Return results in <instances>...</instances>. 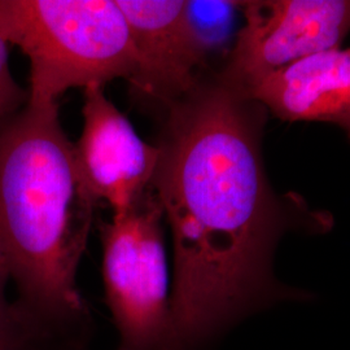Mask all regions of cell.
Returning a JSON list of instances; mask_svg holds the SVG:
<instances>
[{"mask_svg":"<svg viewBox=\"0 0 350 350\" xmlns=\"http://www.w3.org/2000/svg\"><path fill=\"white\" fill-rule=\"evenodd\" d=\"M266 116L217 70L163 112L150 186L172 235L176 350L202 349L250 314L308 296L273 271L279 239L310 211L269 182Z\"/></svg>","mask_w":350,"mask_h":350,"instance_id":"cell-1","label":"cell"},{"mask_svg":"<svg viewBox=\"0 0 350 350\" xmlns=\"http://www.w3.org/2000/svg\"><path fill=\"white\" fill-rule=\"evenodd\" d=\"M96 202L78 174L57 103H31L0 130V269L17 302L64 347L91 321L77 273Z\"/></svg>","mask_w":350,"mask_h":350,"instance_id":"cell-2","label":"cell"},{"mask_svg":"<svg viewBox=\"0 0 350 350\" xmlns=\"http://www.w3.org/2000/svg\"><path fill=\"white\" fill-rule=\"evenodd\" d=\"M0 38L30 63L29 101L133 79L137 56L116 0H0Z\"/></svg>","mask_w":350,"mask_h":350,"instance_id":"cell-3","label":"cell"},{"mask_svg":"<svg viewBox=\"0 0 350 350\" xmlns=\"http://www.w3.org/2000/svg\"><path fill=\"white\" fill-rule=\"evenodd\" d=\"M165 218L150 186L126 209L100 221L105 299L118 350H176L170 310Z\"/></svg>","mask_w":350,"mask_h":350,"instance_id":"cell-4","label":"cell"},{"mask_svg":"<svg viewBox=\"0 0 350 350\" xmlns=\"http://www.w3.org/2000/svg\"><path fill=\"white\" fill-rule=\"evenodd\" d=\"M244 24L218 70L244 94L267 75L323 51L350 33V0L241 1Z\"/></svg>","mask_w":350,"mask_h":350,"instance_id":"cell-5","label":"cell"},{"mask_svg":"<svg viewBox=\"0 0 350 350\" xmlns=\"http://www.w3.org/2000/svg\"><path fill=\"white\" fill-rule=\"evenodd\" d=\"M83 129L75 144V165L88 195L112 212L130 206L147 192L160 150L139 137L103 86L83 90Z\"/></svg>","mask_w":350,"mask_h":350,"instance_id":"cell-6","label":"cell"},{"mask_svg":"<svg viewBox=\"0 0 350 350\" xmlns=\"http://www.w3.org/2000/svg\"><path fill=\"white\" fill-rule=\"evenodd\" d=\"M116 1L137 56L130 91L163 113L212 70L188 23L187 0Z\"/></svg>","mask_w":350,"mask_h":350,"instance_id":"cell-7","label":"cell"},{"mask_svg":"<svg viewBox=\"0 0 350 350\" xmlns=\"http://www.w3.org/2000/svg\"><path fill=\"white\" fill-rule=\"evenodd\" d=\"M248 96L280 120L332 124L350 140V47L291 64L267 75Z\"/></svg>","mask_w":350,"mask_h":350,"instance_id":"cell-8","label":"cell"},{"mask_svg":"<svg viewBox=\"0 0 350 350\" xmlns=\"http://www.w3.org/2000/svg\"><path fill=\"white\" fill-rule=\"evenodd\" d=\"M10 280L0 269V350H49L60 342L7 295Z\"/></svg>","mask_w":350,"mask_h":350,"instance_id":"cell-9","label":"cell"},{"mask_svg":"<svg viewBox=\"0 0 350 350\" xmlns=\"http://www.w3.org/2000/svg\"><path fill=\"white\" fill-rule=\"evenodd\" d=\"M239 8L240 1L187 0L188 23L208 64L213 52L230 37Z\"/></svg>","mask_w":350,"mask_h":350,"instance_id":"cell-10","label":"cell"},{"mask_svg":"<svg viewBox=\"0 0 350 350\" xmlns=\"http://www.w3.org/2000/svg\"><path fill=\"white\" fill-rule=\"evenodd\" d=\"M8 46L0 38V130L21 112L29 101V90L21 88L13 78Z\"/></svg>","mask_w":350,"mask_h":350,"instance_id":"cell-11","label":"cell"},{"mask_svg":"<svg viewBox=\"0 0 350 350\" xmlns=\"http://www.w3.org/2000/svg\"><path fill=\"white\" fill-rule=\"evenodd\" d=\"M63 350H85L82 347H81V344H73V345H69V347H65L63 348Z\"/></svg>","mask_w":350,"mask_h":350,"instance_id":"cell-12","label":"cell"}]
</instances>
